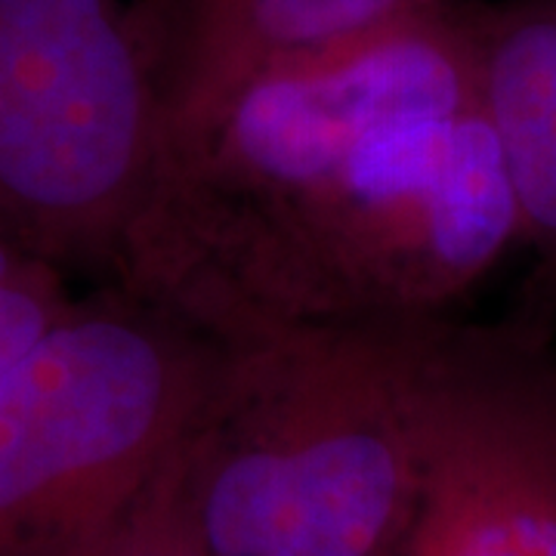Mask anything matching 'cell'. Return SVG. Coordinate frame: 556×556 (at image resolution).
Returning <instances> with one entry per match:
<instances>
[{"instance_id":"obj_1","label":"cell","mask_w":556,"mask_h":556,"mask_svg":"<svg viewBox=\"0 0 556 556\" xmlns=\"http://www.w3.org/2000/svg\"><path fill=\"white\" fill-rule=\"evenodd\" d=\"M522 241L467 0L276 62L170 155L124 288L223 340L452 318Z\"/></svg>"},{"instance_id":"obj_2","label":"cell","mask_w":556,"mask_h":556,"mask_svg":"<svg viewBox=\"0 0 556 556\" xmlns=\"http://www.w3.org/2000/svg\"><path fill=\"white\" fill-rule=\"evenodd\" d=\"M334 325L229 340L182 442L214 556H393L417 489V383L430 328Z\"/></svg>"},{"instance_id":"obj_3","label":"cell","mask_w":556,"mask_h":556,"mask_svg":"<svg viewBox=\"0 0 556 556\" xmlns=\"http://www.w3.org/2000/svg\"><path fill=\"white\" fill-rule=\"evenodd\" d=\"M229 340L124 285L78 294L0 383V556H97L204 415Z\"/></svg>"},{"instance_id":"obj_4","label":"cell","mask_w":556,"mask_h":556,"mask_svg":"<svg viewBox=\"0 0 556 556\" xmlns=\"http://www.w3.org/2000/svg\"><path fill=\"white\" fill-rule=\"evenodd\" d=\"M164 167L130 0H0V241L124 285Z\"/></svg>"},{"instance_id":"obj_5","label":"cell","mask_w":556,"mask_h":556,"mask_svg":"<svg viewBox=\"0 0 556 556\" xmlns=\"http://www.w3.org/2000/svg\"><path fill=\"white\" fill-rule=\"evenodd\" d=\"M393 556H556V353L538 328H430L415 504Z\"/></svg>"},{"instance_id":"obj_6","label":"cell","mask_w":556,"mask_h":556,"mask_svg":"<svg viewBox=\"0 0 556 556\" xmlns=\"http://www.w3.org/2000/svg\"><path fill=\"white\" fill-rule=\"evenodd\" d=\"M420 0H130L159 90L167 161L276 62Z\"/></svg>"},{"instance_id":"obj_7","label":"cell","mask_w":556,"mask_h":556,"mask_svg":"<svg viewBox=\"0 0 556 556\" xmlns=\"http://www.w3.org/2000/svg\"><path fill=\"white\" fill-rule=\"evenodd\" d=\"M479 97L495 127L522 241L556 266V0L467 3Z\"/></svg>"},{"instance_id":"obj_8","label":"cell","mask_w":556,"mask_h":556,"mask_svg":"<svg viewBox=\"0 0 556 556\" xmlns=\"http://www.w3.org/2000/svg\"><path fill=\"white\" fill-rule=\"evenodd\" d=\"M75 298L62 269L0 241V383Z\"/></svg>"}]
</instances>
